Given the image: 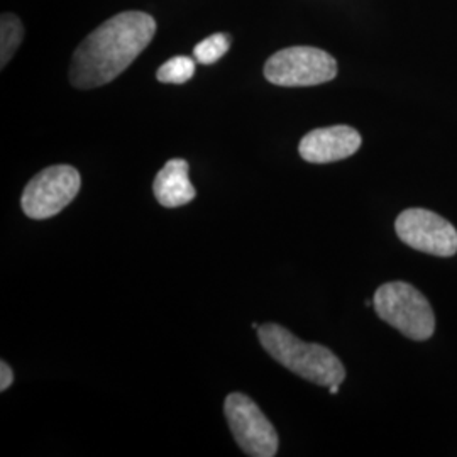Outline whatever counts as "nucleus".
I'll return each instance as SVG.
<instances>
[{
	"instance_id": "obj_1",
	"label": "nucleus",
	"mask_w": 457,
	"mask_h": 457,
	"mask_svg": "<svg viewBox=\"0 0 457 457\" xmlns=\"http://www.w3.org/2000/svg\"><path fill=\"white\" fill-rule=\"evenodd\" d=\"M156 34V21L146 12L128 11L111 17L75 49L70 82L88 90L117 79L143 53Z\"/></svg>"
},
{
	"instance_id": "obj_2",
	"label": "nucleus",
	"mask_w": 457,
	"mask_h": 457,
	"mask_svg": "<svg viewBox=\"0 0 457 457\" xmlns=\"http://www.w3.org/2000/svg\"><path fill=\"white\" fill-rule=\"evenodd\" d=\"M258 336L264 351L295 375L327 388L343 383V362L324 345L303 343L278 324H264L258 328Z\"/></svg>"
},
{
	"instance_id": "obj_3",
	"label": "nucleus",
	"mask_w": 457,
	"mask_h": 457,
	"mask_svg": "<svg viewBox=\"0 0 457 457\" xmlns=\"http://www.w3.org/2000/svg\"><path fill=\"white\" fill-rule=\"evenodd\" d=\"M381 320L413 341H427L436 328V317L428 300L415 287L403 281L381 285L373 300Z\"/></svg>"
},
{
	"instance_id": "obj_4",
	"label": "nucleus",
	"mask_w": 457,
	"mask_h": 457,
	"mask_svg": "<svg viewBox=\"0 0 457 457\" xmlns=\"http://www.w3.org/2000/svg\"><path fill=\"white\" fill-rule=\"evenodd\" d=\"M337 75V62L322 49L294 46L270 56L264 65L266 80L278 87H313Z\"/></svg>"
},
{
	"instance_id": "obj_5",
	"label": "nucleus",
	"mask_w": 457,
	"mask_h": 457,
	"mask_svg": "<svg viewBox=\"0 0 457 457\" xmlns=\"http://www.w3.org/2000/svg\"><path fill=\"white\" fill-rule=\"evenodd\" d=\"M80 187V173L73 166H49L26 185L21 198L22 211L34 220L54 217L79 195Z\"/></svg>"
},
{
	"instance_id": "obj_6",
	"label": "nucleus",
	"mask_w": 457,
	"mask_h": 457,
	"mask_svg": "<svg viewBox=\"0 0 457 457\" xmlns=\"http://www.w3.org/2000/svg\"><path fill=\"white\" fill-rule=\"evenodd\" d=\"M230 432L239 447L251 457L277 456V430L262 410L243 393H230L224 403Z\"/></svg>"
},
{
	"instance_id": "obj_7",
	"label": "nucleus",
	"mask_w": 457,
	"mask_h": 457,
	"mask_svg": "<svg viewBox=\"0 0 457 457\" xmlns=\"http://www.w3.org/2000/svg\"><path fill=\"white\" fill-rule=\"evenodd\" d=\"M396 236L405 245L432 256L449 258L457 253V230L441 215L425 209H409L400 213Z\"/></svg>"
},
{
	"instance_id": "obj_8",
	"label": "nucleus",
	"mask_w": 457,
	"mask_h": 457,
	"mask_svg": "<svg viewBox=\"0 0 457 457\" xmlns=\"http://www.w3.org/2000/svg\"><path fill=\"white\" fill-rule=\"evenodd\" d=\"M360 132L349 126H332L309 132L300 141V156L309 163L326 164L353 156L361 147Z\"/></svg>"
},
{
	"instance_id": "obj_9",
	"label": "nucleus",
	"mask_w": 457,
	"mask_h": 457,
	"mask_svg": "<svg viewBox=\"0 0 457 457\" xmlns=\"http://www.w3.org/2000/svg\"><path fill=\"white\" fill-rule=\"evenodd\" d=\"M153 190L156 200L166 209H177L190 204L196 190L188 179V163L185 160H170L156 175Z\"/></svg>"
},
{
	"instance_id": "obj_10",
	"label": "nucleus",
	"mask_w": 457,
	"mask_h": 457,
	"mask_svg": "<svg viewBox=\"0 0 457 457\" xmlns=\"http://www.w3.org/2000/svg\"><path fill=\"white\" fill-rule=\"evenodd\" d=\"M24 37L22 22L14 14L5 12L2 14L0 21V65L2 68L11 62V58L16 54L17 48L21 46Z\"/></svg>"
},
{
	"instance_id": "obj_11",
	"label": "nucleus",
	"mask_w": 457,
	"mask_h": 457,
	"mask_svg": "<svg viewBox=\"0 0 457 457\" xmlns=\"http://www.w3.org/2000/svg\"><path fill=\"white\" fill-rule=\"evenodd\" d=\"M228 48H230V36L217 33L198 43L194 49V54L200 65H212L228 53Z\"/></svg>"
},
{
	"instance_id": "obj_12",
	"label": "nucleus",
	"mask_w": 457,
	"mask_h": 457,
	"mask_svg": "<svg viewBox=\"0 0 457 457\" xmlns=\"http://www.w3.org/2000/svg\"><path fill=\"white\" fill-rule=\"evenodd\" d=\"M195 73V62L188 56H175L166 62L156 73L158 80L162 83H187Z\"/></svg>"
},
{
	"instance_id": "obj_13",
	"label": "nucleus",
	"mask_w": 457,
	"mask_h": 457,
	"mask_svg": "<svg viewBox=\"0 0 457 457\" xmlns=\"http://www.w3.org/2000/svg\"><path fill=\"white\" fill-rule=\"evenodd\" d=\"M0 390L2 392H5L7 388H11V385H12V381H14V373H12V370H11V366L5 362V361H2L0 362Z\"/></svg>"
},
{
	"instance_id": "obj_14",
	"label": "nucleus",
	"mask_w": 457,
	"mask_h": 457,
	"mask_svg": "<svg viewBox=\"0 0 457 457\" xmlns=\"http://www.w3.org/2000/svg\"><path fill=\"white\" fill-rule=\"evenodd\" d=\"M339 386L341 385H332V386H328V392L332 393V395H337L339 393Z\"/></svg>"
}]
</instances>
